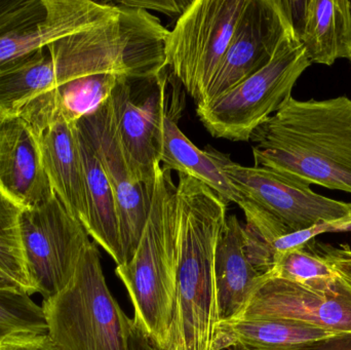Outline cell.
<instances>
[{
  "instance_id": "obj_17",
  "label": "cell",
  "mask_w": 351,
  "mask_h": 350,
  "mask_svg": "<svg viewBox=\"0 0 351 350\" xmlns=\"http://www.w3.org/2000/svg\"><path fill=\"white\" fill-rule=\"evenodd\" d=\"M220 322L234 320L256 290L267 279L245 255L243 225L235 215L226 218L215 259Z\"/></svg>"
},
{
  "instance_id": "obj_7",
  "label": "cell",
  "mask_w": 351,
  "mask_h": 350,
  "mask_svg": "<svg viewBox=\"0 0 351 350\" xmlns=\"http://www.w3.org/2000/svg\"><path fill=\"white\" fill-rule=\"evenodd\" d=\"M121 78L113 88L109 104L119 143L134 178L154 186L160 166L162 123L167 111L184 88L168 67L156 77Z\"/></svg>"
},
{
  "instance_id": "obj_11",
  "label": "cell",
  "mask_w": 351,
  "mask_h": 350,
  "mask_svg": "<svg viewBox=\"0 0 351 350\" xmlns=\"http://www.w3.org/2000/svg\"><path fill=\"white\" fill-rule=\"evenodd\" d=\"M296 35L291 1L249 0L222 63L198 105L214 100L265 67L280 47Z\"/></svg>"
},
{
  "instance_id": "obj_9",
  "label": "cell",
  "mask_w": 351,
  "mask_h": 350,
  "mask_svg": "<svg viewBox=\"0 0 351 350\" xmlns=\"http://www.w3.org/2000/svg\"><path fill=\"white\" fill-rule=\"evenodd\" d=\"M20 234L32 293L49 299L71 281L90 236L56 195L23 210Z\"/></svg>"
},
{
  "instance_id": "obj_26",
  "label": "cell",
  "mask_w": 351,
  "mask_h": 350,
  "mask_svg": "<svg viewBox=\"0 0 351 350\" xmlns=\"http://www.w3.org/2000/svg\"><path fill=\"white\" fill-rule=\"evenodd\" d=\"M305 246L323 258L334 271L351 283V248L348 245L336 247L331 245L321 244L315 240L307 242Z\"/></svg>"
},
{
  "instance_id": "obj_10",
  "label": "cell",
  "mask_w": 351,
  "mask_h": 350,
  "mask_svg": "<svg viewBox=\"0 0 351 350\" xmlns=\"http://www.w3.org/2000/svg\"><path fill=\"white\" fill-rule=\"evenodd\" d=\"M237 318L290 321L333 334L351 333V283L340 275L307 284L267 277Z\"/></svg>"
},
{
  "instance_id": "obj_3",
  "label": "cell",
  "mask_w": 351,
  "mask_h": 350,
  "mask_svg": "<svg viewBox=\"0 0 351 350\" xmlns=\"http://www.w3.org/2000/svg\"><path fill=\"white\" fill-rule=\"evenodd\" d=\"M176 188L170 171L160 166L139 245L133 257L115 268L131 299L134 320L164 349L172 321L177 275Z\"/></svg>"
},
{
  "instance_id": "obj_2",
  "label": "cell",
  "mask_w": 351,
  "mask_h": 350,
  "mask_svg": "<svg viewBox=\"0 0 351 350\" xmlns=\"http://www.w3.org/2000/svg\"><path fill=\"white\" fill-rule=\"evenodd\" d=\"M255 166L351 193V99L291 97L250 138Z\"/></svg>"
},
{
  "instance_id": "obj_5",
  "label": "cell",
  "mask_w": 351,
  "mask_h": 350,
  "mask_svg": "<svg viewBox=\"0 0 351 350\" xmlns=\"http://www.w3.org/2000/svg\"><path fill=\"white\" fill-rule=\"evenodd\" d=\"M311 66L298 35L288 39L271 61L214 100L196 106L199 121L215 138L250 142L253 132L292 97Z\"/></svg>"
},
{
  "instance_id": "obj_4",
  "label": "cell",
  "mask_w": 351,
  "mask_h": 350,
  "mask_svg": "<svg viewBox=\"0 0 351 350\" xmlns=\"http://www.w3.org/2000/svg\"><path fill=\"white\" fill-rule=\"evenodd\" d=\"M41 308L59 350H128L130 318L107 286L95 242L84 249L71 281Z\"/></svg>"
},
{
  "instance_id": "obj_14",
  "label": "cell",
  "mask_w": 351,
  "mask_h": 350,
  "mask_svg": "<svg viewBox=\"0 0 351 350\" xmlns=\"http://www.w3.org/2000/svg\"><path fill=\"white\" fill-rule=\"evenodd\" d=\"M0 189L24 210L56 195L38 140L19 116L0 119Z\"/></svg>"
},
{
  "instance_id": "obj_23",
  "label": "cell",
  "mask_w": 351,
  "mask_h": 350,
  "mask_svg": "<svg viewBox=\"0 0 351 350\" xmlns=\"http://www.w3.org/2000/svg\"><path fill=\"white\" fill-rule=\"evenodd\" d=\"M23 208L0 189V271L32 295L20 234Z\"/></svg>"
},
{
  "instance_id": "obj_31",
  "label": "cell",
  "mask_w": 351,
  "mask_h": 350,
  "mask_svg": "<svg viewBox=\"0 0 351 350\" xmlns=\"http://www.w3.org/2000/svg\"><path fill=\"white\" fill-rule=\"evenodd\" d=\"M348 60H350V62L351 63V53H350V58H348Z\"/></svg>"
},
{
  "instance_id": "obj_16",
  "label": "cell",
  "mask_w": 351,
  "mask_h": 350,
  "mask_svg": "<svg viewBox=\"0 0 351 350\" xmlns=\"http://www.w3.org/2000/svg\"><path fill=\"white\" fill-rule=\"evenodd\" d=\"M295 28L311 64L332 66L351 53L350 0L291 1Z\"/></svg>"
},
{
  "instance_id": "obj_25",
  "label": "cell",
  "mask_w": 351,
  "mask_h": 350,
  "mask_svg": "<svg viewBox=\"0 0 351 350\" xmlns=\"http://www.w3.org/2000/svg\"><path fill=\"white\" fill-rule=\"evenodd\" d=\"M45 0H0V37L43 14Z\"/></svg>"
},
{
  "instance_id": "obj_8",
  "label": "cell",
  "mask_w": 351,
  "mask_h": 350,
  "mask_svg": "<svg viewBox=\"0 0 351 350\" xmlns=\"http://www.w3.org/2000/svg\"><path fill=\"white\" fill-rule=\"evenodd\" d=\"M206 150L239 193L237 205L249 203L292 232L351 219V203L317 195L308 183L271 168L241 166L210 146Z\"/></svg>"
},
{
  "instance_id": "obj_29",
  "label": "cell",
  "mask_w": 351,
  "mask_h": 350,
  "mask_svg": "<svg viewBox=\"0 0 351 350\" xmlns=\"http://www.w3.org/2000/svg\"><path fill=\"white\" fill-rule=\"evenodd\" d=\"M231 350H247L232 347ZM293 350H351V333L336 334L329 338L315 341L311 345Z\"/></svg>"
},
{
  "instance_id": "obj_13",
  "label": "cell",
  "mask_w": 351,
  "mask_h": 350,
  "mask_svg": "<svg viewBox=\"0 0 351 350\" xmlns=\"http://www.w3.org/2000/svg\"><path fill=\"white\" fill-rule=\"evenodd\" d=\"M113 2L45 0V10L0 37V69L55 41L117 18Z\"/></svg>"
},
{
  "instance_id": "obj_1",
  "label": "cell",
  "mask_w": 351,
  "mask_h": 350,
  "mask_svg": "<svg viewBox=\"0 0 351 350\" xmlns=\"http://www.w3.org/2000/svg\"><path fill=\"white\" fill-rule=\"evenodd\" d=\"M178 175L177 275L166 350H214L220 323L215 259L227 203L204 183Z\"/></svg>"
},
{
  "instance_id": "obj_28",
  "label": "cell",
  "mask_w": 351,
  "mask_h": 350,
  "mask_svg": "<svg viewBox=\"0 0 351 350\" xmlns=\"http://www.w3.org/2000/svg\"><path fill=\"white\" fill-rule=\"evenodd\" d=\"M127 338L128 350H166L154 342L134 318L128 324Z\"/></svg>"
},
{
  "instance_id": "obj_20",
  "label": "cell",
  "mask_w": 351,
  "mask_h": 350,
  "mask_svg": "<svg viewBox=\"0 0 351 350\" xmlns=\"http://www.w3.org/2000/svg\"><path fill=\"white\" fill-rule=\"evenodd\" d=\"M77 133L86 175L88 201V217L84 228L95 244L100 246L119 266L123 264V257L119 244L114 195L96 152L78 129Z\"/></svg>"
},
{
  "instance_id": "obj_6",
  "label": "cell",
  "mask_w": 351,
  "mask_h": 350,
  "mask_svg": "<svg viewBox=\"0 0 351 350\" xmlns=\"http://www.w3.org/2000/svg\"><path fill=\"white\" fill-rule=\"evenodd\" d=\"M247 3L249 0H193L169 30L166 67L196 105L204 100Z\"/></svg>"
},
{
  "instance_id": "obj_12",
  "label": "cell",
  "mask_w": 351,
  "mask_h": 350,
  "mask_svg": "<svg viewBox=\"0 0 351 350\" xmlns=\"http://www.w3.org/2000/svg\"><path fill=\"white\" fill-rule=\"evenodd\" d=\"M80 133L96 152L117 203L119 244L123 263L133 257L154 199V186L138 182L125 160L115 129L109 100L77 121Z\"/></svg>"
},
{
  "instance_id": "obj_24",
  "label": "cell",
  "mask_w": 351,
  "mask_h": 350,
  "mask_svg": "<svg viewBox=\"0 0 351 350\" xmlns=\"http://www.w3.org/2000/svg\"><path fill=\"white\" fill-rule=\"evenodd\" d=\"M338 275L323 258L304 246L280 254L268 277L307 284L334 279Z\"/></svg>"
},
{
  "instance_id": "obj_22",
  "label": "cell",
  "mask_w": 351,
  "mask_h": 350,
  "mask_svg": "<svg viewBox=\"0 0 351 350\" xmlns=\"http://www.w3.org/2000/svg\"><path fill=\"white\" fill-rule=\"evenodd\" d=\"M22 289L0 290V345L19 337L47 335L43 308Z\"/></svg>"
},
{
  "instance_id": "obj_18",
  "label": "cell",
  "mask_w": 351,
  "mask_h": 350,
  "mask_svg": "<svg viewBox=\"0 0 351 350\" xmlns=\"http://www.w3.org/2000/svg\"><path fill=\"white\" fill-rule=\"evenodd\" d=\"M185 109V94L167 111L162 123L160 166L164 170L191 177L212 189L227 203H239V197L224 173L206 150L196 147L178 127Z\"/></svg>"
},
{
  "instance_id": "obj_27",
  "label": "cell",
  "mask_w": 351,
  "mask_h": 350,
  "mask_svg": "<svg viewBox=\"0 0 351 350\" xmlns=\"http://www.w3.org/2000/svg\"><path fill=\"white\" fill-rule=\"evenodd\" d=\"M193 0H117L114 3L130 8L156 10L170 16H180L189 8Z\"/></svg>"
},
{
  "instance_id": "obj_30",
  "label": "cell",
  "mask_w": 351,
  "mask_h": 350,
  "mask_svg": "<svg viewBox=\"0 0 351 350\" xmlns=\"http://www.w3.org/2000/svg\"><path fill=\"white\" fill-rule=\"evenodd\" d=\"M22 289L16 282L0 271V290ZM23 290V289H22Z\"/></svg>"
},
{
  "instance_id": "obj_21",
  "label": "cell",
  "mask_w": 351,
  "mask_h": 350,
  "mask_svg": "<svg viewBox=\"0 0 351 350\" xmlns=\"http://www.w3.org/2000/svg\"><path fill=\"white\" fill-rule=\"evenodd\" d=\"M56 86L49 45L0 69V119L16 117L29 102Z\"/></svg>"
},
{
  "instance_id": "obj_19",
  "label": "cell",
  "mask_w": 351,
  "mask_h": 350,
  "mask_svg": "<svg viewBox=\"0 0 351 350\" xmlns=\"http://www.w3.org/2000/svg\"><path fill=\"white\" fill-rule=\"evenodd\" d=\"M334 335L290 321L237 318L219 323L214 350H293Z\"/></svg>"
},
{
  "instance_id": "obj_15",
  "label": "cell",
  "mask_w": 351,
  "mask_h": 350,
  "mask_svg": "<svg viewBox=\"0 0 351 350\" xmlns=\"http://www.w3.org/2000/svg\"><path fill=\"white\" fill-rule=\"evenodd\" d=\"M76 123L58 113L51 123L32 133L38 140L53 192L84 227L88 217L86 175Z\"/></svg>"
}]
</instances>
